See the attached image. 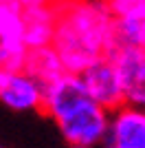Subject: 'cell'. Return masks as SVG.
<instances>
[{
	"label": "cell",
	"instance_id": "9c48e42d",
	"mask_svg": "<svg viewBox=\"0 0 145 148\" xmlns=\"http://www.w3.org/2000/svg\"><path fill=\"white\" fill-rule=\"evenodd\" d=\"M24 71L29 75H33L40 84H51L53 80H57L60 75L66 73L60 56L55 53V49L51 44L48 47H37V49H26Z\"/></svg>",
	"mask_w": 145,
	"mask_h": 148
},
{
	"label": "cell",
	"instance_id": "30bf717a",
	"mask_svg": "<svg viewBox=\"0 0 145 148\" xmlns=\"http://www.w3.org/2000/svg\"><path fill=\"white\" fill-rule=\"evenodd\" d=\"M0 44L9 49H26L22 7L18 2H0Z\"/></svg>",
	"mask_w": 145,
	"mask_h": 148
},
{
	"label": "cell",
	"instance_id": "6da1fadb",
	"mask_svg": "<svg viewBox=\"0 0 145 148\" xmlns=\"http://www.w3.org/2000/svg\"><path fill=\"white\" fill-rule=\"evenodd\" d=\"M57 27L51 47L66 73L79 75L97 58L117 49L115 16L106 0H55Z\"/></svg>",
	"mask_w": 145,
	"mask_h": 148
},
{
	"label": "cell",
	"instance_id": "4fadbf2b",
	"mask_svg": "<svg viewBox=\"0 0 145 148\" xmlns=\"http://www.w3.org/2000/svg\"><path fill=\"white\" fill-rule=\"evenodd\" d=\"M110 7V11L115 18H123V16H134V13L145 11V0H106Z\"/></svg>",
	"mask_w": 145,
	"mask_h": 148
},
{
	"label": "cell",
	"instance_id": "277c9868",
	"mask_svg": "<svg viewBox=\"0 0 145 148\" xmlns=\"http://www.w3.org/2000/svg\"><path fill=\"white\" fill-rule=\"evenodd\" d=\"M110 58L119 73L125 104L145 108V49L117 44Z\"/></svg>",
	"mask_w": 145,
	"mask_h": 148
},
{
	"label": "cell",
	"instance_id": "7c38bea8",
	"mask_svg": "<svg viewBox=\"0 0 145 148\" xmlns=\"http://www.w3.org/2000/svg\"><path fill=\"white\" fill-rule=\"evenodd\" d=\"M24 58H26V49H9L0 44V80L13 71H22Z\"/></svg>",
	"mask_w": 145,
	"mask_h": 148
},
{
	"label": "cell",
	"instance_id": "5b68a950",
	"mask_svg": "<svg viewBox=\"0 0 145 148\" xmlns=\"http://www.w3.org/2000/svg\"><path fill=\"white\" fill-rule=\"evenodd\" d=\"M101 146L145 148V108L123 104L117 111H112Z\"/></svg>",
	"mask_w": 145,
	"mask_h": 148
},
{
	"label": "cell",
	"instance_id": "9a60e30c",
	"mask_svg": "<svg viewBox=\"0 0 145 148\" xmlns=\"http://www.w3.org/2000/svg\"><path fill=\"white\" fill-rule=\"evenodd\" d=\"M70 148H92V146H70Z\"/></svg>",
	"mask_w": 145,
	"mask_h": 148
},
{
	"label": "cell",
	"instance_id": "2e32d148",
	"mask_svg": "<svg viewBox=\"0 0 145 148\" xmlns=\"http://www.w3.org/2000/svg\"><path fill=\"white\" fill-rule=\"evenodd\" d=\"M0 2H16V0H0Z\"/></svg>",
	"mask_w": 145,
	"mask_h": 148
},
{
	"label": "cell",
	"instance_id": "3957f363",
	"mask_svg": "<svg viewBox=\"0 0 145 148\" xmlns=\"http://www.w3.org/2000/svg\"><path fill=\"white\" fill-rule=\"evenodd\" d=\"M79 77L84 82V88L88 93V97L92 102H97L99 106H103L106 111L112 113L119 106L125 104L119 73H117V66L110 56L97 58L95 62H90L79 73Z\"/></svg>",
	"mask_w": 145,
	"mask_h": 148
},
{
	"label": "cell",
	"instance_id": "8992f818",
	"mask_svg": "<svg viewBox=\"0 0 145 148\" xmlns=\"http://www.w3.org/2000/svg\"><path fill=\"white\" fill-rule=\"evenodd\" d=\"M44 84L26 71H13L0 80V102L16 113H31L42 108Z\"/></svg>",
	"mask_w": 145,
	"mask_h": 148
},
{
	"label": "cell",
	"instance_id": "8fae6325",
	"mask_svg": "<svg viewBox=\"0 0 145 148\" xmlns=\"http://www.w3.org/2000/svg\"><path fill=\"white\" fill-rule=\"evenodd\" d=\"M115 29H117V42L119 44L145 49V11L115 18Z\"/></svg>",
	"mask_w": 145,
	"mask_h": 148
},
{
	"label": "cell",
	"instance_id": "ba28073f",
	"mask_svg": "<svg viewBox=\"0 0 145 148\" xmlns=\"http://www.w3.org/2000/svg\"><path fill=\"white\" fill-rule=\"evenodd\" d=\"M22 25H24V47L37 49L48 47L53 42V33L57 27V5H40L22 9Z\"/></svg>",
	"mask_w": 145,
	"mask_h": 148
},
{
	"label": "cell",
	"instance_id": "52a82bcc",
	"mask_svg": "<svg viewBox=\"0 0 145 148\" xmlns=\"http://www.w3.org/2000/svg\"><path fill=\"white\" fill-rule=\"evenodd\" d=\"M88 97V93L84 88L81 77L75 73H64L57 80H53L51 84H44L42 93V108L40 113L46 115L48 119L62 117L68 108H72L75 104H79L81 99Z\"/></svg>",
	"mask_w": 145,
	"mask_h": 148
},
{
	"label": "cell",
	"instance_id": "e0dca14e",
	"mask_svg": "<svg viewBox=\"0 0 145 148\" xmlns=\"http://www.w3.org/2000/svg\"><path fill=\"white\" fill-rule=\"evenodd\" d=\"M0 148H5V146H2V144H0Z\"/></svg>",
	"mask_w": 145,
	"mask_h": 148
},
{
	"label": "cell",
	"instance_id": "7a4b0ae2",
	"mask_svg": "<svg viewBox=\"0 0 145 148\" xmlns=\"http://www.w3.org/2000/svg\"><path fill=\"white\" fill-rule=\"evenodd\" d=\"M110 122V111L92 102L90 97L68 108L62 117L55 119L62 137L70 146H101Z\"/></svg>",
	"mask_w": 145,
	"mask_h": 148
},
{
	"label": "cell",
	"instance_id": "5bb4252c",
	"mask_svg": "<svg viewBox=\"0 0 145 148\" xmlns=\"http://www.w3.org/2000/svg\"><path fill=\"white\" fill-rule=\"evenodd\" d=\"M22 9H26V7H40V5H51V2H55V0H16Z\"/></svg>",
	"mask_w": 145,
	"mask_h": 148
}]
</instances>
